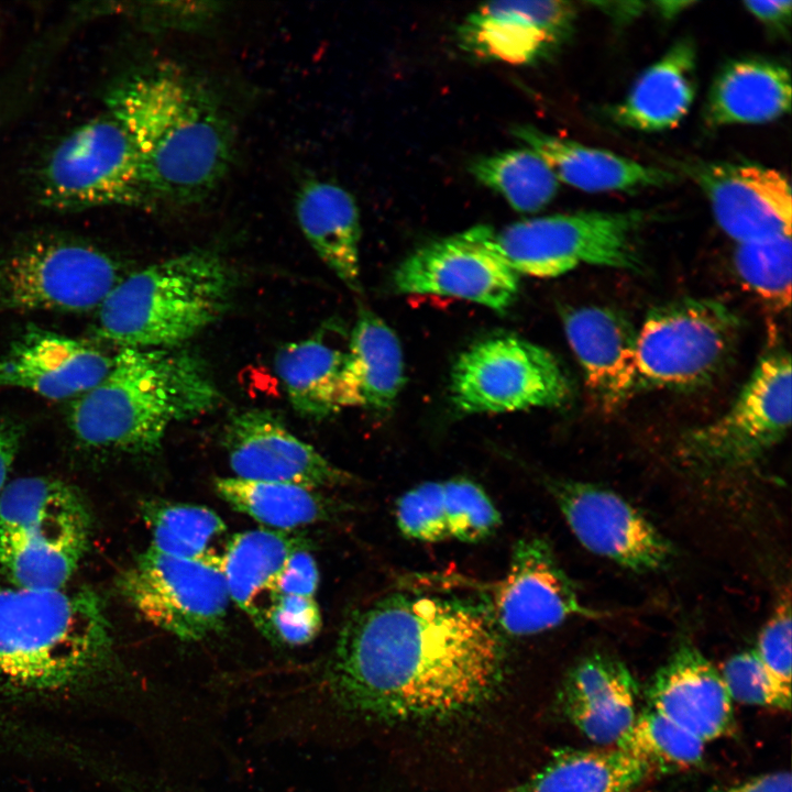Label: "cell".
<instances>
[{
	"mask_svg": "<svg viewBox=\"0 0 792 792\" xmlns=\"http://www.w3.org/2000/svg\"><path fill=\"white\" fill-rule=\"evenodd\" d=\"M791 601L787 593L761 628L752 649L767 673L787 690H791Z\"/></svg>",
	"mask_w": 792,
	"mask_h": 792,
	"instance_id": "41",
	"label": "cell"
},
{
	"mask_svg": "<svg viewBox=\"0 0 792 792\" xmlns=\"http://www.w3.org/2000/svg\"><path fill=\"white\" fill-rule=\"evenodd\" d=\"M443 493L449 537L474 543L499 527L497 508L475 482L463 477L443 481Z\"/></svg>",
	"mask_w": 792,
	"mask_h": 792,
	"instance_id": "37",
	"label": "cell"
},
{
	"mask_svg": "<svg viewBox=\"0 0 792 792\" xmlns=\"http://www.w3.org/2000/svg\"><path fill=\"white\" fill-rule=\"evenodd\" d=\"M745 8L766 26L783 33L791 23L792 2L790 0L745 1Z\"/></svg>",
	"mask_w": 792,
	"mask_h": 792,
	"instance_id": "43",
	"label": "cell"
},
{
	"mask_svg": "<svg viewBox=\"0 0 792 792\" xmlns=\"http://www.w3.org/2000/svg\"><path fill=\"white\" fill-rule=\"evenodd\" d=\"M791 787L789 771H773L711 792H791Z\"/></svg>",
	"mask_w": 792,
	"mask_h": 792,
	"instance_id": "44",
	"label": "cell"
},
{
	"mask_svg": "<svg viewBox=\"0 0 792 792\" xmlns=\"http://www.w3.org/2000/svg\"><path fill=\"white\" fill-rule=\"evenodd\" d=\"M396 521L402 534L424 542H438L449 537L443 482L421 483L397 501Z\"/></svg>",
	"mask_w": 792,
	"mask_h": 792,
	"instance_id": "40",
	"label": "cell"
},
{
	"mask_svg": "<svg viewBox=\"0 0 792 792\" xmlns=\"http://www.w3.org/2000/svg\"><path fill=\"white\" fill-rule=\"evenodd\" d=\"M695 44L674 43L646 68L626 97L610 109L616 124L642 132L672 129L689 112L695 96Z\"/></svg>",
	"mask_w": 792,
	"mask_h": 792,
	"instance_id": "27",
	"label": "cell"
},
{
	"mask_svg": "<svg viewBox=\"0 0 792 792\" xmlns=\"http://www.w3.org/2000/svg\"><path fill=\"white\" fill-rule=\"evenodd\" d=\"M503 635L481 598L394 592L344 622L327 671L334 698L374 718H440L502 679Z\"/></svg>",
	"mask_w": 792,
	"mask_h": 792,
	"instance_id": "1",
	"label": "cell"
},
{
	"mask_svg": "<svg viewBox=\"0 0 792 792\" xmlns=\"http://www.w3.org/2000/svg\"><path fill=\"white\" fill-rule=\"evenodd\" d=\"M654 769L626 751L562 749L517 792H634Z\"/></svg>",
	"mask_w": 792,
	"mask_h": 792,
	"instance_id": "29",
	"label": "cell"
},
{
	"mask_svg": "<svg viewBox=\"0 0 792 792\" xmlns=\"http://www.w3.org/2000/svg\"><path fill=\"white\" fill-rule=\"evenodd\" d=\"M543 485L572 534L592 553L638 573L659 571L673 560L671 542L615 492L565 479H544Z\"/></svg>",
	"mask_w": 792,
	"mask_h": 792,
	"instance_id": "14",
	"label": "cell"
},
{
	"mask_svg": "<svg viewBox=\"0 0 792 792\" xmlns=\"http://www.w3.org/2000/svg\"><path fill=\"white\" fill-rule=\"evenodd\" d=\"M791 76L781 63L757 56L723 65L710 88L704 119L711 128L759 124L790 112Z\"/></svg>",
	"mask_w": 792,
	"mask_h": 792,
	"instance_id": "26",
	"label": "cell"
},
{
	"mask_svg": "<svg viewBox=\"0 0 792 792\" xmlns=\"http://www.w3.org/2000/svg\"><path fill=\"white\" fill-rule=\"evenodd\" d=\"M648 698L650 708L705 744L729 734L735 723L719 670L690 642L680 645L656 672Z\"/></svg>",
	"mask_w": 792,
	"mask_h": 792,
	"instance_id": "22",
	"label": "cell"
},
{
	"mask_svg": "<svg viewBox=\"0 0 792 792\" xmlns=\"http://www.w3.org/2000/svg\"><path fill=\"white\" fill-rule=\"evenodd\" d=\"M791 237L737 243L734 266L740 279L758 297L777 308L791 301Z\"/></svg>",
	"mask_w": 792,
	"mask_h": 792,
	"instance_id": "36",
	"label": "cell"
},
{
	"mask_svg": "<svg viewBox=\"0 0 792 792\" xmlns=\"http://www.w3.org/2000/svg\"><path fill=\"white\" fill-rule=\"evenodd\" d=\"M485 588L481 600L502 635H534L573 617L597 615L582 603L551 546L539 537L519 539L506 575Z\"/></svg>",
	"mask_w": 792,
	"mask_h": 792,
	"instance_id": "15",
	"label": "cell"
},
{
	"mask_svg": "<svg viewBox=\"0 0 792 792\" xmlns=\"http://www.w3.org/2000/svg\"><path fill=\"white\" fill-rule=\"evenodd\" d=\"M688 170L718 227L737 243L791 237V186L779 170L719 161L694 163Z\"/></svg>",
	"mask_w": 792,
	"mask_h": 792,
	"instance_id": "18",
	"label": "cell"
},
{
	"mask_svg": "<svg viewBox=\"0 0 792 792\" xmlns=\"http://www.w3.org/2000/svg\"><path fill=\"white\" fill-rule=\"evenodd\" d=\"M606 8H603L606 13L615 18L616 21H627L638 15L644 9L642 2H603L598 3Z\"/></svg>",
	"mask_w": 792,
	"mask_h": 792,
	"instance_id": "46",
	"label": "cell"
},
{
	"mask_svg": "<svg viewBox=\"0 0 792 792\" xmlns=\"http://www.w3.org/2000/svg\"><path fill=\"white\" fill-rule=\"evenodd\" d=\"M403 294H432L504 311L517 298L519 277L496 253L466 231L425 245L393 274Z\"/></svg>",
	"mask_w": 792,
	"mask_h": 792,
	"instance_id": "16",
	"label": "cell"
},
{
	"mask_svg": "<svg viewBox=\"0 0 792 792\" xmlns=\"http://www.w3.org/2000/svg\"><path fill=\"white\" fill-rule=\"evenodd\" d=\"M121 280L101 250L68 239H38L20 248L3 273L10 306L80 312L99 308Z\"/></svg>",
	"mask_w": 792,
	"mask_h": 792,
	"instance_id": "13",
	"label": "cell"
},
{
	"mask_svg": "<svg viewBox=\"0 0 792 792\" xmlns=\"http://www.w3.org/2000/svg\"><path fill=\"white\" fill-rule=\"evenodd\" d=\"M119 584L146 622L180 640L198 641L223 627L230 596L220 560L174 557L150 546Z\"/></svg>",
	"mask_w": 792,
	"mask_h": 792,
	"instance_id": "12",
	"label": "cell"
},
{
	"mask_svg": "<svg viewBox=\"0 0 792 792\" xmlns=\"http://www.w3.org/2000/svg\"><path fill=\"white\" fill-rule=\"evenodd\" d=\"M318 584L319 571L316 560L309 547H304L290 554L275 578L270 594L315 597Z\"/></svg>",
	"mask_w": 792,
	"mask_h": 792,
	"instance_id": "42",
	"label": "cell"
},
{
	"mask_svg": "<svg viewBox=\"0 0 792 792\" xmlns=\"http://www.w3.org/2000/svg\"><path fill=\"white\" fill-rule=\"evenodd\" d=\"M561 317L591 396L604 410H615L638 389L637 331L606 307H569Z\"/></svg>",
	"mask_w": 792,
	"mask_h": 792,
	"instance_id": "21",
	"label": "cell"
},
{
	"mask_svg": "<svg viewBox=\"0 0 792 792\" xmlns=\"http://www.w3.org/2000/svg\"><path fill=\"white\" fill-rule=\"evenodd\" d=\"M272 642L301 646L319 634L322 619L315 597L270 594L252 618Z\"/></svg>",
	"mask_w": 792,
	"mask_h": 792,
	"instance_id": "38",
	"label": "cell"
},
{
	"mask_svg": "<svg viewBox=\"0 0 792 792\" xmlns=\"http://www.w3.org/2000/svg\"><path fill=\"white\" fill-rule=\"evenodd\" d=\"M220 392L202 358L183 348H121L107 375L72 404L68 424L84 446L152 453L176 422L213 409Z\"/></svg>",
	"mask_w": 792,
	"mask_h": 792,
	"instance_id": "3",
	"label": "cell"
},
{
	"mask_svg": "<svg viewBox=\"0 0 792 792\" xmlns=\"http://www.w3.org/2000/svg\"><path fill=\"white\" fill-rule=\"evenodd\" d=\"M304 547H309L306 539L279 530L256 529L234 535L220 556L230 601L251 618L290 554Z\"/></svg>",
	"mask_w": 792,
	"mask_h": 792,
	"instance_id": "30",
	"label": "cell"
},
{
	"mask_svg": "<svg viewBox=\"0 0 792 792\" xmlns=\"http://www.w3.org/2000/svg\"><path fill=\"white\" fill-rule=\"evenodd\" d=\"M450 395L465 414L558 407L572 396L571 381L544 348L513 334L477 341L457 360Z\"/></svg>",
	"mask_w": 792,
	"mask_h": 792,
	"instance_id": "10",
	"label": "cell"
},
{
	"mask_svg": "<svg viewBox=\"0 0 792 792\" xmlns=\"http://www.w3.org/2000/svg\"><path fill=\"white\" fill-rule=\"evenodd\" d=\"M90 518L79 495L48 477H21L0 493V566L14 585L62 588L87 552Z\"/></svg>",
	"mask_w": 792,
	"mask_h": 792,
	"instance_id": "6",
	"label": "cell"
},
{
	"mask_svg": "<svg viewBox=\"0 0 792 792\" xmlns=\"http://www.w3.org/2000/svg\"><path fill=\"white\" fill-rule=\"evenodd\" d=\"M217 495L239 513L274 530L326 521L339 512L337 503L312 490L295 484L218 477Z\"/></svg>",
	"mask_w": 792,
	"mask_h": 792,
	"instance_id": "31",
	"label": "cell"
},
{
	"mask_svg": "<svg viewBox=\"0 0 792 792\" xmlns=\"http://www.w3.org/2000/svg\"><path fill=\"white\" fill-rule=\"evenodd\" d=\"M41 191L44 202L58 209L152 200L136 150L111 114L78 127L56 145L45 163Z\"/></svg>",
	"mask_w": 792,
	"mask_h": 792,
	"instance_id": "11",
	"label": "cell"
},
{
	"mask_svg": "<svg viewBox=\"0 0 792 792\" xmlns=\"http://www.w3.org/2000/svg\"><path fill=\"white\" fill-rule=\"evenodd\" d=\"M295 210L318 256L349 288L359 290L361 227L353 197L336 184L312 179L300 187Z\"/></svg>",
	"mask_w": 792,
	"mask_h": 792,
	"instance_id": "28",
	"label": "cell"
},
{
	"mask_svg": "<svg viewBox=\"0 0 792 792\" xmlns=\"http://www.w3.org/2000/svg\"><path fill=\"white\" fill-rule=\"evenodd\" d=\"M107 102L136 150L152 200L202 201L228 174L234 155L229 116L189 73L168 64L144 68L117 85Z\"/></svg>",
	"mask_w": 792,
	"mask_h": 792,
	"instance_id": "2",
	"label": "cell"
},
{
	"mask_svg": "<svg viewBox=\"0 0 792 792\" xmlns=\"http://www.w3.org/2000/svg\"><path fill=\"white\" fill-rule=\"evenodd\" d=\"M512 134L537 153L558 180L587 193L636 191L675 179L667 169L551 135L532 125H516Z\"/></svg>",
	"mask_w": 792,
	"mask_h": 792,
	"instance_id": "25",
	"label": "cell"
},
{
	"mask_svg": "<svg viewBox=\"0 0 792 792\" xmlns=\"http://www.w3.org/2000/svg\"><path fill=\"white\" fill-rule=\"evenodd\" d=\"M223 448L235 477L295 484L312 490L342 486L353 476L293 435L273 413L246 409L233 415Z\"/></svg>",
	"mask_w": 792,
	"mask_h": 792,
	"instance_id": "19",
	"label": "cell"
},
{
	"mask_svg": "<svg viewBox=\"0 0 792 792\" xmlns=\"http://www.w3.org/2000/svg\"><path fill=\"white\" fill-rule=\"evenodd\" d=\"M719 672L733 702L790 711L791 690L767 673L754 650L732 656Z\"/></svg>",
	"mask_w": 792,
	"mask_h": 792,
	"instance_id": "39",
	"label": "cell"
},
{
	"mask_svg": "<svg viewBox=\"0 0 792 792\" xmlns=\"http://www.w3.org/2000/svg\"><path fill=\"white\" fill-rule=\"evenodd\" d=\"M110 626L89 590L0 586V691L76 685L111 658Z\"/></svg>",
	"mask_w": 792,
	"mask_h": 792,
	"instance_id": "4",
	"label": "cell"
},
{
	"mask_svg": "<svg viewBox=\"0 0 792 792\" xmlns=\"http://www.w3.org/2000/svg\"><path fill=\"white\" fill-rule=\"evenodd\" d=\"M142 510L151 530L152 548L185 559L220 560L215 547L227 526L212 509L155 499L147 502Z\"/></svg>",
	"mask_w": 792,
	"mask_h": 792,
	"instance_id": "33",
	"label": "cell"
},
{
	"mask_svg": "<svg viewBox=\"0 0 792 792\" xmlns=\"http://www.w3.org/2000/svg\"><path fill=\"white\" fill-rule=\"evenodd\" d=\"M237 282L212 251L169 257L117 284L98 308L97 331L121 348H177L226 314Z\"/></svg>",
	"mask_w": 792,
	"mask_h": 792,
	"instance_id": "5",
	"label": "cell"
},
{
	"mask_svg": "<svg viewBox=\"0 0 792 792\" xmlns=\"http://www.w3.org/2000/svg\"><path fill=\"white\" fill-rule=\"evenodd\" d=\"M705 746L700 738L649 707L637 714L616 748L647 762L656 771L697 765Z\"/></svg>",
	"mask_w": 792,
	"mask_h": 792,
	"instance_id": "35",
	"label": "cell"
},
{
	"mask_svg": "<svg viewBox=\"0 0 792 792\" xmlns=\"http://www.w3.org/2000/svg\"><path fill=\"white\" fill-rule=\"evenodd\" d=\"M637 684L619 660L593 653L568 672L559 700L569 721L590 740L616 747L637 717Z\"/></svg>",
	"mask_w": 792,
	"mask_h": 792,
	"instance_id": "23",
	"label": "cell"
},
{
	"mask_svg": "<svg viewBox=\"0 0 792 792\" xmlns=\"http://www.w3.org/2000/svg\"><path fill=\"white\" fill-rule=\"evenodd\" d=\"M693 3L694 2L691 1H659L654 4L658 7L661 15L669 19L675 16L679 12Z\"/></svg>",
	"mask_w": 792,
	"mask_h": 792,
	"instance_id": "47",
	"label": "cell"
},
{
	"mask_svg": "<svg viewBox=\"0 0 792 792\" xmlns=\"http://www.w3.org/2000/svg\"><path fill=\"white\" fill-rule=\"evenodd\" d=\"M20 440L21 430L18 425L0 419V493L6 486Z\"/></svg>",
	"mask_w": 792,
	"mask_h": 792,
	"instance_id": "45",
	"label": "cell"
},
{
	"mask_svg": "<svg viewBox=\"0 0 792 792\" xmlns=\"http://www.w3.org/2000/svg\"><path fill=\"white\" fill-rule=\"evenodd\" d=\"M348 348L360 406L389 410L405 382L397 336L375 312L361 307Z\"/></svg>",
	"mask_w": 792,
	"mask_h": 792,
	"instance_id": "32",
	"label": "cell"
},
{
	"mask_svg": "<svg viewBox=\"0 0 792 792\" xmlns=\"http://www.w3.org/2000/svg\"><path fill=\"white\" fill-rule=\"evenodd\" d=\"M740 322L723 302L685 297L652 308L636 341L638 388L703 387L729 364Z\"/></svg>",
	"mask_w": 792,
	"mask_h": 792,
	"instance_id": "8",
	"label": "cell"
},
{
	"mask_svg": "<svg viewBox=\"0 0 792 792\" xmlns=\"http://www.w3.org/2000/svg\"><path fill=\"white\" fill-rule=\"evenodd\" d=\"M470 170L481 184L501 194L520 212L544 208L559 187L547 163L528 147L482 156L472 162Z\"/></svg>",
	"mask_w": 792,
	"mask_h": 792,
	"instance_id": "34",
	"label": "cell"
},
{
	"mask_svg": "<svg viewBox=\"0 0 792 792\" xmlns=\"http://www.w3.org/2000/svg\"><path fill=\"white\" fill-rule=\"evenodd\" d=\"M576 10L559 0H505L479 6L459 25V47L487 62L532 65L572 35Z\"/></svg>",
	"mask_w": 792,
	"mask_h": 792,
	"instance_id": "17",
	"label": "cell"
},
{
	"mask_svg": "<svg viewBox=\"0 0 792 792\" xmlns=\"http://www.w3.org/2000/svg\"><path fill=\"white\" fill-rule=\"evenodd\" d=\"M112 358L80 340L31 329L0 356V387L31 391L50 399L79 396L109 372Z\"/></svg>",
	"mask_w": 792,
	"mask_h": 792,
	"instance_id": "20",
	"label": "cell"
},
{
	"mask_svg": "<svg viewBox=\"0 0 792 792\" xmlns=\"http://www.w3.org/2000/svg\"><path fill=\"white\" fill-rule=\"evenodd\" d=\"M653 220L645 210L580 211L466 232L517 274L554 277L581 264L641 272L639 238Z\"/></svg>",
	"mask_w": 792,
	"mask_h": 792,
	"instance_id": "7",
	"label": "cell"
},
{
	"mask_svg": "<svg viewBox=\"0 0 792 792\" xmlns=\"http://www.w3.org/2000/svg\"><path fill=\"white\" fill-rule=\"evenodd\" d=\"M274 369L300 415L324 418L360 406L349 348L332 343L324 332L280 346Z\"/></svg>",
	"mask_w": 792,
	"mask_h": 792,
	"instance_id": "24",
	"label": "cell"
},
{
	"mask_svg": "<svg viewBox=\"0 0 792 792\" xmlns=\"http://www.w3.org/2000/svg\"><path fill=\"white\" fill-rule=\"evenodd\" d=\"M791 360L782 349L761 358L721 417L684 432L679 457L703 470L748 468L781 442L791 425Z\"/></svg>",
	"mask_w": 792,
	"mask_h": 792,
	"instance_id": "9",
	"label": "cell"
}]
</instances>
